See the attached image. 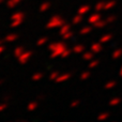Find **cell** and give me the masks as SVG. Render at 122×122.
<instances>
[{
  "label": "cell",
  "instance_id": "6da1fadb",
  "mask_svg": "<svg viewBox=\"0 0 122 122\" xmlns=\"http://www.w3.org/2000/svg\"><path fill=\"white\" fill-rule=\"evenodd\" d=\"M66 44L63 42H57V43H51V45H48V51H51V58L55 59L57 57H61L62 53L66 49Z\"/></svg>",
  "mask_w": 122,
  "mask_h": 122
},
{
  "label": "cell",
  "instance_id": "7a4b0ae2",
  "mask_svg": "<svg viewBox=\"0 0 122 122\" xmlns=\"http://www.w3.org/2000/svg\"><path fill=\"white\" fill-rule=\"evenodd\" d=\"M65 24V19L62 18L59 15H55V16L51 17L48 23L46 24L47 29H54V28H60Z\"/></svg>",
  "mask_w": 122,
  "mask_h": 122
},
{
  "label": "cell",
  "instance_id": "3957f363",
  "mask_svg": "<svg viewBox=\"0 0 122 122\" xmlns=\"http://www.w3.org/2000/svg\"><path fill=\"white\" fill-rule=\"evenodd\" d=\"M32 51H25L20 56H19L17 59H18V62L20 64H26V63L29 61V59L32 57Z\"/></svg>",
  "mask_w": 122,
  "mask_h": 122
},
{
  "label": "cell",
  "instance_id": "277c9868",
  "mask_svg": "<svg viewBox=\"0 0 122 122\" xmlns=\"http://www.w3.org/2000/svg\"><path fill=\"white\" fill-rule=\"evenodd\" d=\"M100 19H102L101 14H100L99 12H95V13H93V14H91L90 16H89L88 21H89V24L93 25V24L97 23V20H100Z\"/></svg>",
  "mask_w": 122,
  "mask_h": 122
},
{
  "label": "cell",
  "instance_id": "5b68a950",
  "mask_svg": "<svg viewBox=\"0 0 122 122\" xmlns=\"http://www.w3.org/2000/svg\"><path fill=\"white\" fill-rule=\"evenodd\" d=\"M103 49V46H102V43L99 42V43H93L91 45V51H93L94 54H99L102 51Z\"/></svg>",
  "mask_w": 122,
  "mask_h": 122
},
{
  "label": "cell",
  "instance_id": "8992f818",
  "mask_svg": "<svg viewBox=\"0 0 122 122\" xmlns=\"http://www.w3.org/2000/svg\"><path fill=\"white\" fill-rule=\"evenodd\" d=\"M71 74L70 73H64V74H60L59 76L57 77V79L55 80V81L57 82H63V81H66V80H69L70 78H71Z\"/></svg>",
  "mask_w": 122,
  "mask_h": 122
},
{
  "label": "cell",
  "instance_id": "52a82bcc",
  "mask_svg": "<svg viewBox=\"0 0 122 122\" xmlns=\"http://www.w3.org/2000/svg\"><path fill=\"white\" fill-rule=\"evenodd\" d=\"M89 11H90V5H89V4H82V5L78 9L77 13H78V14L85 15V14H87Z\"/></svg>",
  "mask_w": 122,
  "mask_h": 122
},
{
  "label": "cell",
  "instance_id": "ba28073f",
  "mask_svg": "<svg viewBox=\"0 0 122 122\" xmlns=\"http://www.w3.org/2000/svg\"><path fill=\"white\" fill-rule=\"evenodd\" d=\"M73 53L75 54H82L85 51V46L82 44H77V45H74L73 48H72Z\"/></svg>",
  "mask_w": 122,
  "mask_h": 122
},
{
  "label": "cell",
  "instance_id": "9c48e42d",
  "mask_svg": "<svg viewBox=\"0 0 122 122\" xmlns=\"http://www.w3.org/2000/svg\"><path fill=\"white\" fill-rule=\"evenodd\" d=\"M82 20H84V15L77 13V15H75V16L72 18V24H73V25H78V24H80Z\"/></svg>",
  "mask_w": 122,
  "mask_h": 122
},
{
  "label": "cell",
  "instance_id": "30bf717a",
  "mask_svg": "<svg viewBox=\"0 0 122 122\" xmlns=\"http://www.w3.org/2000/svg\"><path fill=\"white\" fill-rule=\"evenodd\" d=\"M70 30H71V25H70V24H66V23H65L64 25L62 26V27H60V29H59V34H60L61 36H62L63 34H65L67 31H70Z\"/></svg>",
  "mask_w": 122,
  "mask_h": 122
},
{
  "label": "cell",
  "instance_id": "8fae6325",
  "mask_svg": "<svg viewBox=\"0 0 122 122\" xmlns=\"http://www.w3.org/2000/svg\"><path fill=\"white\" fill-rule=\"evenodd\" d=\"M107 25V21H106V19L104 20V19H100V20H97V23L93 24V28H99V29H102V28H105V26Z\"/></svg>",
  "mask_w": 122,
  "mask_h": 122
},
{
  "label": "cell",
  "instance_id": "7c38bea8",
  "mask_svg": "<svg viewBox=\"0 0 122 122\" xmlns=\"http://www.w3.org/2000/svg\"><path fill=\"white\" fill-rule=\"evenodd\" d=\"M25 18V14L23 12H15L11 16V20H17V19H24Z\"/></svg>",
  "mask_w": 122,
  "mask_h": 122
},
{
  "label": "cell",
  "instance_id": "4fadbf2b",
  "mask_svg": "<svg viewBox=\"0 0 122 122\" xmlns=\"http://www.w3.org/2000/svg\"><path fill=\"white\" fill-rule=\"evenodd\" d=\"M21 1H23V0H8V2H6V6H8L9 9H14L15 6H16L17 4L20 3Z\"/></svg>",
  "mask_w": 122,
  "mask_h": 122
},
{
  "label": "cell",
  "instance_id": "5bb4252c",
  "mask_svg": "<svg viewBox=\"0 0 122 122\" xmlns=\"http://www.w3.org/2000/svg\"><path fill=\"white\" fill-rule=\"evenodd\" d=\"M93 56H94L93 51H85V53L82 54V59L85 61H91L93 59Z\"/></svg>",
  "mask_w": 122,
  "mask_h": 122
},
{
  "label": "cell",
  "instance_id": "9a60e30c",
  "mask_svg": "<svg viewBox=\"0 0 122 122\" xmlns=\"http://www.w3.org/2000/svg\"><path fill=\"white\" fill-rule=\"evenodd\" d=\"M92 26H85V27H82L81 29L79 30V34H81V36H85V34H88L90 33L91 31H92Z\"/></svg>",
  "mask_w": 122,
  "mask_h": 122
},
{
  "label": "cell",
  "instance_id": "2e32d148",
  "mask_svg": "<svg viewBox=\"0 0 122 122\" xmlns=\"http://www.w3.org/2000/svg\"><path fill=\"white\" fill-rule=\"evenodd\" d=\"M117 4V1L116 0H110V1H106L105 3V6H104V11H108L110 9H112L115 5Z\"/></svg>",
  "mask_w": 122,
  "mask_h": 122
},
{
  "label": "cell",
  "instance_id": "e0dca14e",
  "mask_svg": "<svg viewBox=\"0 0 122 122\" xmlns=\"http://www.w3.org/2000/svg\"><path fill=\"white\" fill-rule=\"evenodd\" d=\"M17 38H18V36L15 33H11V34H8V36H5V39H4V41L8 43H11V42H14V41L17 40Z\"/></svg>",
  "mask_w": 122,
  "mask_h": 122
},
{
  "label": "cell",
  "instance_id": "ac0fdd59",
  "mask_svg": "<svg viewBox=\"0 0 122 122\" xmlns=\"http://www.w3.org/2000/svg\"><path fill=\"white\" fill-rule=\"evenodd\" d=\"M112 39V34L108 33V34H104L103 36H101V39H100V42L102 43V44H105V43L109 42L110 40Z\"/></svg>",
  "mask_w": 122,
  "mask_h": 122
},
{
  "label": "cell",
  "instance_id": "d6986e66",
  "mask_svg": "<svg viewBox=\"0 0 122 122\" xmlns=\"http://www.w3.org/2000/svg\"><path fill=\"white\" fill-rule=\"evenodd\" d=\"M51 8V2H48V1H44L42 4L40 5V12H46L48 9Z\"/></svg>",
  "mask_w": 122,
  "mask_h": 122
},
{
  "label": "cell",
  "instance_id": "ffe728a7",
  "mask_svg": "<svg viewBox=\"0 0 122 122\" xmlns=\"http://www.w3.org/2000/svg\"><path fill=\"white\" fill-rule=\"evenodd\" d=\"M38 107H39V103H38V102H31V103L28 104L27 109H28V112H34V110H36Z\"/></svg>",
  "mask_w": 122,
  "mask_h": 122
},
{
  "label": "cell",
  "instance_id": "44dd1931",
  "mask_svg": "<svg viewBox=\"0 0 122 122\" xmlns=\"http://www.w3.org/2000/svg\"><path fill=\"white\" fill-rule=\"evenodd\" d=\"M105 3H106V1H100V2H97V3L95 4V6H94V10L97 11V12H100V11H104V6H105Z\"/></svg>",
  "mask_w": 122,
  "mask_h": 122
},
{
  "label": "cell",
  "instance_id": "7402d4cb",
  "mask_svg": "<svg viewBox=\"0 0 122 122\" xmlns=\"http://www.w3.org/2000/svg\"><path fill=\"white\" fill-rule=\"evenodd\" d=\"M122 56V48H117L116 51H114V53H112V59H119Z\"/></svg>",
  "mask_w": 122,
  "mask_h": 122
},
{
  "label": "cell",
  "instance_id": "603a6c76",
  "mask_svg": "<svg viewBox=\"0 0 122 122\" xmlns=\"http://www.w3.org/2000/svg\"><path fill=\"white\" fill-rule=\"evenodd\" d=\"M24 51H25V48H24L23 46H17L16 48L14 49V56H15L16 58H18L19 56H20L21 54L24 53Z\"/></svg>",
  "mask_w": 122,
  "mask_h": 122
},
{
  "label": "cell",
  "instance_id": "cb8c5ba5",
  "mask_svg": "<svg viewBox=\"0 0 122 122\" xmlns=\"http://www.w3.org/2000/svg\"><path fill=\"white\" fill-rule=\"evenodd\" d=\"M47 42H48V38H47V36H43V38H40L36 41V45H38V46H43V45H45Z\"/></svg>",
  "mask_w": 122,
  "mask_h": 122
},
{
  "label": "cell",
  "instance_id": "d4e9b609",
  "mask_svg": "<svg viewBox=\"0 0 122 122\" xmlns=\"http://www.w3.org/2000/svg\"><path fill=\"white\" fill-rule=\"evenodd\" d=\"M109 116H110L109 112H102V114H100L99 116H97V119L99 121H104V120H106V119L109 118Z\"/></svg>",
  "mask_w": 122,
  "mask_h": 122
},
{
  "label": "cell",
  "instance_id": "484cf974",
  "mask_svg": "<svg viewBox=\"0 0 122 122\" xmlns=\"http://www.w3.org/2000/svg\"><path fill=\"white\" fill-rule=\"evenodd\" d=\"M116 85H117V81H115V80H110V81L106 82L105 86H104V88L107 89V90H109V89L115 88V87H116Z\"/></svg>",
  "mask_w": 122,
  "mask_h": 122
},
{
  "label": "cell",
  "instance_id": "4316f807",
  "mask_svg": "<svg viewBox=\"0 0 122 122\" xmlns=\"http://www.w3.org/2000/svg\"><path fill=\"white\" fill-rule=\"evenodd\" d=\"M43 78V74L40 73V72H38V73H34L33 75L31 76V79L33 80V81H39V80H41Z\"/></svg>",
  "mask_w": 122,
  "mask_h": 122
},
{
  "label": "cell",
  "instance_id": "83f0119b",
  "mask_svg": "<svg viewBox=\"0 0 122 122\" xmlns=\"http://www.w3.org/2000/svg\"><path fill=\"white\" fill-rule=\"evenodd\" d=\"M99 64H100V60L92 59L90 61V63H89V69H94V67H97Z\"/></svg>",
  "mask_w": 122,
  "mask_h": 122
},
{
  "label": "cell",
  "instance_id": "f1b7e54d",
  "mask_svg": "<svg viewBox=\"0 0 122 122\" xmlns=\"http://www.w3.org/2000/svg\"><path fill=\"white\" fill-rule=\"evenodd\" d=\"M24 19H17V20H12V23H11V28H16L18 27V26H20L21 24H23Z\"/></svg>",
  "mask_w": 122,
  "mask_h": 122
},
{
  "label": "cell",
  "instance_id": "f546056e",
  "mask_svg": "<svg viewBox=\"0 0 122 122\" xmlns=\"http://www.w3.org/2000/svg\"><path fill=\"white\" fill-rule=\"evenodd\" d=\"M120 102H121L120 97H114V99H112L109 101V105L110 106H116V105H118V104H120Z\"/></svg>",
  "mask_w": 122,
  "mask_h": 122
},
{
  "label": "cell",
  "instance_id": "4dcf8cb0",
  "mask_svg": "<svg viewBox=\"0 0 122 122\" xmlns=\"http://www.w3.org/2000/svg\"><path fill=\"white\" fill-rule=\"evenodd\" d=\"M90 75H91V73L89 71L82 72V73L80 74V79H81V80H86V79H88V78L90 77Z\"/></svg>",
  "mask_w": 122,
  "mask_h": 122
},
{
  "label": "cell",
  "instance_id": "1f68e13d",
  "mask_svg": "<svg viewBox=\"0 0 122 122\" xmlns=\"http://www.w3.org/2000/svg\"><path fill=\"white\" fill-rule=\"evenodd\" d=\"M59 75H60L59 71H54V72H51V75H49V79H51V80H56Z\"/></svg>",
  "mask_w": 122,
  "mask_h": 122
},
{
  "label": "cell",
  "instance_id": "d6a6232c",
  "mask_svg": "<svg viewBox=\"0 0 122 122\" xmlns=\"http://www.w3.org/2000/svg\"><path fill=\"white\" fill-rule=\"evenodd\" d=\"M72 36H74V32L72 31V30H70V31H67L65 34H63L62 38H63V40H69V39H71Z\"/></svg>",
  "mask_w": 122,
  "mask_h": 122
},
{
  "label": "cell",
  "instance_id": "836d02e7",
  "mask_svg": "<svg viewBox=\"0 0 122 122\" xmlns=\"http://www.w3.org/2000/svg\"><path fill=\"white\" fill-rule=\"evenodd\" d=\"M73 53V51L72 49H69V48H66L64 51L62 53V55H61V58H66V57H69L71 54Z\"/></svg>",
  "mask_w": 122,
  "mask_h": 122
},
{
  "label": "cell",
  "instance_id": "e575fe53",
  "mask_svg": "<svg viewBox=\"0 0 122 122\" xmlns=\"http://www.w3.org/2000/svg\"><path fill=\"white\" fill-rule=\"evenodd\" d=\"M116 19H117L116 15H110V16H108L107 18H106V21H107V24H112V23H114V21H116Z\"/></svg>",
  "mask_w": 122,
  "mask_h": 122
},
{
  "label": "cell",
  "instance_id": "d590c367",
  "mask_svg": "<svg viewBox=\"0 0 122 122\" xmlns=\"http://www.w3.org/2000/svg\"><path fill=\"white\" fill-rule=\"evenodd\" d=\"M79 103H80V102L78 101V100H77V101H73L71 103V105H70V107H71V108H75V107H77V106L79 105Z\"/></svg>",
  "mask_w": 122,
  "mask_h": 122
},
{
  "label": "cell",
  "instance_id": "8d00e7d4",
  "mask_svg": "<svg viewBox=\"0 0 122 122\" xmlns=\"http://www.w3.org/2000/svg\"><path fill=\"white\" fill-rule=\"evenodd\" d=\"M6 108H8V104L6 103H1L0 104V112H3V110H5Z\"/></svg>",
  "mask_w": 122,
  "mask_h": 122
},
{
  "label": "cell",
  "instance_id": "74e56055",
  "mask_svg": "<svg viewBox=\"0 0 122 122\" xmlns=\"http://www.w3.org/2000/svg\"><path fill=\"white\" fill-rule=\"evenodd\" d=\"M4 49H5V47H4L3 45H0V55H1V54L4 51Z\"/></svg>",
  "mask_w": 122,
  "mask_h": 122
},
{
  "label": "cell",
  "instance_id": "f35d334b",
  "mask_svg": "<svg viewBox=\"0 0 122 122\" xmlns=\"http://www.w3.org/2000/svg\"><path fill=\"white\" fill-rule=\"evenodd\" d=\"M38 100H44L45 99V95H43V94H41V95H38Z\"/></svg>",
  "mask_w": 122,
  "mask_h": 122
},
{
  "label": "cell",
  "instance_id": "ab89813d",
  "mask_svg": "<svg viewBox=\"0 0 122 122\" xmlns=\"http://www.w3.org/2000/svg\"><path fill=\"white\" fill-rule=\"evenodd\" d=\"M3 99H4V100H10L11 97H10V95H4V97H3Z\"/></svg>",
  "mask_w": 122,
  "mask_h": 122
},
{
  "label": "cell",
  "instance_id": "60d3db41",
  "mask_svg": "<svg viewBox=\"0 0 122 122\" xmlns=\"http://www.w3.org/2000/svg\"><path fill=\"white\" fill-rule=\"evenodd\" d=\"M119 75H120V77H122V66L120 67V71H119Z\"/></svg>",
  "mask_w": 122,
  "mask_h": 122
},
{
  "label": "cell",
  "instance_id": "b9f144b4",
  "mask_svg": "<svg viewBox=\"0 0 122 122\" xmlns=\"http://www.w3.org/2000/svg\"><path fill=\"white\" fill-rule=\"evenodd\" d=\"M4 82V79H0V85H2Z\"/></svg>",
  "mask_w": 122,
  "mask_h": 122
},
{
  "label": "cell",
  "instance_id": "7bdbcfd3",
  "mask_svg": "<svg viewBox=\"0 0 122 122\" xmlns=\"http://www.w3.org/2000/svg\"><path fill=\"white\" fill-rule=\"evenodd\" d=\"M2 2H3V0H0V3H2Z\"/></svg>",
  "mask_w": 122,
  "mask_h": 122
}]
</instances>
